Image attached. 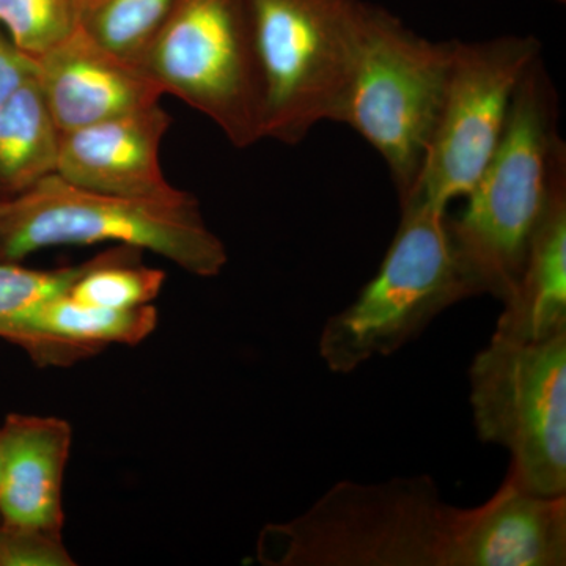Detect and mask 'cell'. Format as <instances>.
Segmentation results:
<instances>
[{
  "label": "cell",
  "mask_w": 566,
  "mask_h": 566,
  "mask_svg": "<svg viewBox=\"0 0 566 566\" xmlns=\"http://www.w3.org/2000/svg\"><path fill=\"white\" fill-rule=\"evenodd\" d=\"M39 76V62L21 51L0 28V107Z\"/></svg>",
  "instance_id": "cell-22"
},
{
  "label": "cell",
  "mask_w": 566,
  "mask_h": 566,
  "mask_svg": "<svg viewBox=\"0 0 566 566\" xmlns=\"http://www.w3.org/2000/svg\"><path fill=\"white\" fill-rule=\"evenodd\" d=\"M88 263L62 270L39 271L0 260V326L39 305L70 294Z\"/></svg>",
  "instance_id": "cell-20"
},
{
  "label": "cell",
  "mask_w": 566,
  "mask_h": 566,
  "mask_svg": "<svg viewBox=\"0 0 566 566\" xmlns=\"http://www.w3.org/2000/svg\"><path fill=\"white\" fill-rule=\"evenodd\" d=\"M74 565L61 532L18 526L0 520V566Z\"/></svg>",
  "instance_id": "cell-21"
},
{
  "label": "cell",
  "mask_w": 566,
  "mask_h": 566,
  "mask_svg": "<svg viewBox=\"0 0 566 566\" xmlns=\"http://www.w3.org/2000/svg\"><path fill=\"white\" fill-rule=\"evenodd\" d=\"M139 66L164 93L214 122L234 147L262 140L249 0H178Z\"/></svg>",
  "instance_id": "cell-8"
},
{
  "label": "cell",
  "mask_w": 566,
  "mask_h": 566,
  "mask_svg": "<svg viewBox=\"0 0 566 566\" xmlns=\"http://www.w3.org/2000/svg\"><path fill=\"white\" fill-rule=\"evenodd\" d=\"M381 266L353 303L331 316L318 353L333 374L349 375L376 357L392 356L447 308L482 296V283L458 249L449 210L411 202Z\"/></svg>",
  "instance_id": "cell-3"
},
{
  "label": "cell",
  "mask_w": 566,
  "mask_h": 566,
  "mask_svg": "<svg viewBox=\"0 0 566 566\" xmlns=\"http://www.w3.org/2000/svg\"><path fill=\"white\" fill-rule=\"evenodd\" d=\"M156 326L158 312L151 304L107 311L65 294L2 324L0 337L21 345L35 359L54 363L112 344H140Z\"/></svg>",
  "instance_id": "cell-14"
},
{
  "label": "cell",
  "mask_w": 566,
  "mask_h": 566,
  "mask_svg": "<svg viewBox=\"0 0 566 566\" xmlns=\"http://www.w3.org/2000/svg\"><path fill=\"white\" fill-rule=\"evenodd\" d=\"M539 55L532 35L452 40L441 114L408 203L447 211L472 191L502 139L517 85Z\"/></svg>",
  "instance_id": "cell-9"
},
{
  "label": "cell",
  "mask_w": 566,
  "mask_h": 566,
  "mask_svg": "<svg viewBox=\"0 0 566 566\" xmlns=\"http://www.w3.org/2000/svg\"><path fill=\"white\" fill-rule=\"evenodd\" d=\"M0 28L33 59L80 29L77 0H0Z\"/></svg>",
  "instance_id": "cell-19"
},
{
  "label": "cell",
  "mask_w": 566,
  "mask_h": 566,
  "mask_svg": "<svg viewBox=\"0 0 566 566\" xmlns=\"http://www.w3.org/2000/svg\"><path fill=\"white\" fill-rule=\"evenodd\" d=\"M2 200L3 199H0V210H2Z\"/></svg>",
  "instance_id": "cell-24"
},
{
  "label": "cell",
  "mask_w": 566,
  "mask_h": 566,
  "mask_svg": "<svg viewBox=\"0 0 566 566\" xmlns=\"http://www.w3.org/2000/svg\"><path fill=\"white\" fill-rule=\"evenodd\" d=\"M178 0H77L80 31L139 66Z\"/></svg>",
  "instance_id": "cell-17"
},
{
  "label": "cell",
  "mask_w": 566,
  "mask_h": 566,
  "mask_svg": "<svg viewBox=\"0 0 566 566\" xmlns=\"http://www.w3.org/2000/svg\"><path fill=\"white\" fill-rule=\"evenodd\" d=\"M468 376L475 433L509 452L506 475L528 493L566 495V333L542 342L493 334Z\"/></svg>",
  "instance_id": "cell-7"
},
{
  "label": "cell",
  "mask_w": 566,
  "mask_h": 566,
  "mask_svg": "<svg viewBox=\"0 0 566 566\" xmlns=\"http://www.w3.org/2000/svg\"><path fill=\"white\" fill-rule=\"evenodd\" d=\"M262 109L260 134L301 144L334 122L363 44L364 0H249Z\"/></svg>",
  "instance_id": "cell-6"
},
{
  "label": "cell",
  "mask_w": 566,
  "mask_h": 566,
  "mask_svg": "<svg viewBox=\"0 0 566 566\" xmlns=\"http://www.w3.org/2000/svg\"><path fill=\"white\" fill-rule=\"evenodd\" d=\"M134 251L122 245L91 260L70 296L107 311H132L151 304L161 293L166 274L155 268L129 264L128 256Z\"/></svg>",
  "instance_id": "cell-18"
},
{
  "label": "cell",
  "mask_w": 566,
  "mask_h": 566,
  "mask_svg": "<svg viewBox=\"0 0 566 566\" xmlns=\"http://www.w3.org/2000/svg\"><path fill=\"white\" fill-rule=\"evenodd\" d=\"M463 513L428 475L346 480L303 515L264 528L259 558L273 566H453Z\"/></svg>",
  "instance_id": "cell-2"
},
{
  "label": "cell",
  "mask_w": 566,
  "mask_h": 566,
  "mask_svg": "<svg viewBox=\"0 0 566 566\" xmlns=\"http://www.w3.org/2000/svg\"><path fill=\"white\" fill-rule=\"evenodd\" d=\"M0 520L61 532L71 428L57 417L10 416L2 424Z\"/></svg>",
  "instance_id": "cell-13"
},
{
  "label": "cell",
  "mask_w": 566,
  "mask_h": 566,
  "mask_svg": "<svg viewBox=\"0 0 566 566\" xmlns=\"http://www.w3.org/2000/svg\"><path fill=\"white\" fill-rule=\"evenodd\" d=\"M452 41L419 35L368 3L363 44L334 122L349 126L386 163L398 203L415 196L433 142Z\"/></svg>",
  "instance_id": "cell-5"
},
{
  "label": "cell",
  "mask_w": 566,
  "mask_h": 566,
  "mask_svg": "<svg viewBox=\"0 0 566 566\" xmlns=\"http://www.w3.org/2000/svg\"><path fill=\"white\" fill-rule=\"evenodd\" d=\"M170 117L159 104L61 133L55 174L87 191L134 199H178L159 150Z\"/></svg>",
  "instance_id": "cell-10"
},
{
  "label": "cell",
  "mask_w": 566,
  "mask_h": 566,
  "mask_svg": "<svg viewBox=\"0 0 566 566\" xmlns=\"http://www.w3.org/2000/svg\"><path fill=\"white\" fill-rule=\"evenodd\" d=\"M117 243L147 249L199 277L222 273L229 253L191 193L134 199L77 188L57 174L2 200L0 260L18 262L57 245Z\"/></svg>",
  "instance_id": "cell-4"
},
{
  "label": "cell",
  "mask_w": 566,
  "mask_h": 566,
  "mask_svg": "<svg viewBox=\"0 0 566 566\" xmlns=\"http://www.w3.org/2000/svg\"><path fill=\"white\" fill-rule=\"evenodd\" d=\"M560 333H566V177L554 188L523 275L494 331L516 342H542Z\"/></svg>",
  "instance_id": "cell-15"
},
{
  "label": "cell",
  "mask_w": 566,
  "mask_h": 566,
  "mask_svg": "<svg viewBox=\"0 0 566 566\" xmlns=\"http://www.w3.org/2000/svg\"><path fill=\"white\" fill-rule=\"evenodd\" d=\"M566 495L528 493L506 475L486 504L464 510L453 566H565Z\"/></svg>",
  "instance_id": "cell-12"
},
{
  "label": "cell",
  "mask_w": 566,
  "mask_h": 566,
  "mask_svg": "<svg viewBox=\"0 0 566 566\" xmlns=\"http://www.w3.org/2000/svg\"><path fill=\"white\" fill-rule=\"evenodd\" d=\"M61 129L32 81L0 107V199H11L57 170Z\"/></svg>",
  "instance_id": "cell-16"
},
{
  "label": "cell",
  "mask_w": 566,
  "mask_h": 566,
  "mask_svg": "<svg viewBox=\"0 0 566 566\" xmlns=\"http://www.w3.org/2000/svg\"><path fill=\"white\" fill-rule=\"evenodd\" d=\"M36 62L41 95L61 133L155 106L164 95L140 66L80 29Z\"/></svg>",
  "instance_id": "cell-11"
},
{
  "label": "cell",
  "mask_w": 566,
  "mask_h": 566,
  "mask_svg": "<svg viewBox=\"0 0 566 566\" xmlns=\"http://www.w3.org/2000/svg\"><path fill=\"white\" fill-rule=\"evenodd\" d=\"M2 444H3V434H2V428H0V464H2Z\"/></svg>",
  "instance_id": "cell-23"
},
{
  "label": "cell",
  "mask_w": 566,
  "mask_h": 566,
  "mask_svg": "<svg viewBox=\"0 0 566 566\" xmlns=\"http://www.w3.org/2000/svg\"><path fill=\"white\" fill-rule=\"evenodd\" d=\"M558 95L542 55L517 85L493 158L450 214L453 237L483 293L506 303L515 293L532 238L560 178L566 150Z\"/></svg>",
  "instance_id": "cell-1"
}]
</instances>
